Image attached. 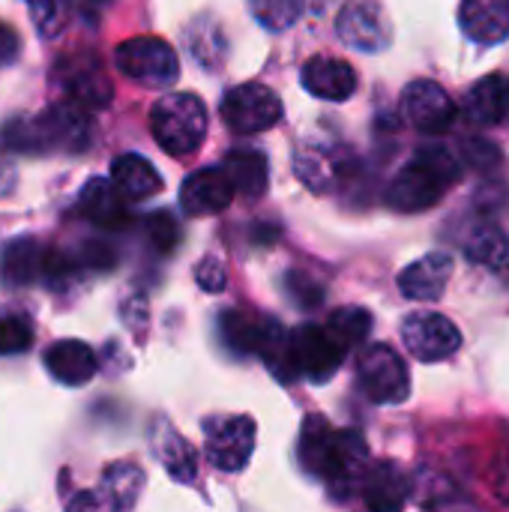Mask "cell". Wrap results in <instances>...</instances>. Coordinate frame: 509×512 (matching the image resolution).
Here are the masks:
<instances>
[{
  "mask_svg": "<svg viewBox=\"0 0 509 512\" xmlns=\"http://www.w3.org/2000/svg\"><path fill=\"white\" fill-rule=\"evenodd\" d=\"M195 282L204 288V291H222L225 288V267L216 261V258H204L198 267H195Z\"/></svg>",
  "mask_w": 509,
  "mask_h": 512,
  "instance_id": "d590c367",
  "label": "cell"
},
{
  "mask_svg": "<svg viewBox=\"0 0 509 512\" xmlns=\"http://www.w3.org/2000/svg\"><path fill=\"white\" fill-rule=\"evenodd\" d=\"M462 147H465V159H468L474 168H492V165L501 162V150H498L495 144L483 141V138H471V141H465Z\"/></svg>",
  "mask_w": 509,
  "mask_h": 512,
  "instance_id": "e575fe53",
  "label": "cell"
},
{
  "mask_svg": "<svg viewBox=\"0 0 509 512\" xmlns=\"http://www.w3.org/2000/svg\"><path fill=\"white\" fill-rule=\"evenodd\" d=\"M462 111L474 126H498L509 117V75L492 72L480 78L462 99Z\"/></svg>",
  "mask_w": 509,
  "mask_h": 512,
  "instance_id": "ac0fdd59",
  "label": "cell"
},
{
  "mask_svg": "<svg viewBox=\"0 0 509 512\" xmlns=\"http://www.w3.org/2000/svg\"><path fill=\"white\" fill-rule=\"evenodd\" d=\"M45 369L63 387H84L96 375V354L78 339H60L45 351Z\"/></svg>",
  "mask_w": 509,
  "mask_h": 512,
  "instance_id": "44dd1931",
  "label": "cell"
},
{
  "mask_svg": "<svg viewBox=\"0 0 509 512\" xmlns=\"http://www.w3.org/2000/svg\"><path fill=\"white\" fill-rule=\"evenodd\" d=\"M450 273H453V258L447 252H429L399 273V291L408 300L432 303L444 294Z\"/></svg>",
  "mask_w": 509,
  "mask_h": 512,
  "instance_id": "e0dca14e",
  "label": "cell"
},
{
  "mask_svg": "<svg viewBox=\"0 0 509 512\" xmlns=\"http://www.w3.org/2000/svg\"><path fill=\"white\" fill-rule=\"evenodd\" d=\"M462 33L477 45H498L509 36V0H462Z\"/></svg>",
  "mask_w": 509,
  "mask_h": 512,
  "instance_id": "d6986e66",
  "label": "cell"
},
{
  "mask_svg": "<svg viewBox=\"0 0 509 512\" xmlns=\"http://www.w3.org/2000/svg\"><path fill=\"white\" fill-rule=\"evenodd\" d=\"M153 450L174 480L192 483L198 477V453L174 426H168L162 420L153 426Z\"/></svg>",
  "mask_w": 509,
  "mask_h": 512,
  "instance_id": "603a6c76",
  "label": "cell"
},
{
  "mask_svg": "<svg viewBox=\"0 0 509 512\" xmlns=\"http://www.w3.org/2000/svg\"><path fill=\"white\" fill-rule=\"evenodd\" d=\"M33 345V327L24 315L18 312H3L0 309V357L6 354H21Z\"/></svg>",
  "mask_w": 509,
  "mask_h": 512,
  "instance_id": "1f68e13d",
  "label": "cell"
},
{
  "mask_svg": "<svg viewBox=\"0 0 509 512\" xmlns=\"http://www.w3.org/2000/svg\"><path fill=\"white\" fill-rule=\"evenodd\" d=\"M363 504L375 512H396L402 510L411 498V480L396 462H378L366 468L360 480Z\"/></svg>",
  "mask_w": 509,
  "mask_h": 512,
  "instance_id": "9a60e30c",
  "label": "cell"
},
{
  "mask_svg": "<svg viewBox=\"0 0 509 512\" xmlns=\"http://www.w3.org/2000/svg\"><path fill=\"white\" fill-rule=\"evenodd\" d=\"M252 15L258 18L261 27L282 33L288 27H294L306 9V0H249Z\"/></svg>",
  "mask_w": 509,
  "mask_h": 512,
  "instance_id": "4dcf8cb0",
  "label": "cell"
},
{
  "mask_svg": "<svg viewBox=\"0 0 509 512\" xmlns=\"http://www.w3.org/2000/svg\"><path fill=\"white\" fill-rule=\"evenodd\" d=\"M402 111L408 117V123L426 135H441L447 132L456 117H459V105L453 102V96L429 81V78H420V81H411L402 93Z\"/></svg>",
  "mask_w": 509,
  "mask_h": 512,
  "instance_id": "7c38bea8",
  "label": "cell"
},
{
  "mask_svg": "<svg viewBox=\"0 0 509 512\" xmlns=\"http://www.w3.org/2000/svg\"><path fill=\"white\" fill-rule=\"evenodd\" d=\"M141 486H144V474H141V468H135L129 462H117L102 474V492H105L108 504L117 510H129L138 501Z\"/></svg>",
  "mask_w": 509,
  "mask_h": 512,
  "instance_id": "f1b7e54d",
  "label": "cell"
},
{
  "mask_svg": "<svg viewBox=\"0 0 509 512\" xmlns=\"http://www.w3.org/2000/svg\"><path fill=\"white\" fill-rule=\"evenodd\" d=\"M15 183H18V171H15V165H12V159L0 156V198L9 195V192L15 189Z\"/></svg>",
  "mask_w": 509,
  "mask_h": 512,
  "instance_id": "f35d334b",
  "label": "cell"
},
{
  "mask_svg": "<svg viewBox=\"0 0 509 512\" xmlns=\"http://www.w3.org/2000/svg\"><path fill=\"white\" fill-rule=\"evenodd\" d=\"M339 39L354 51H384L393 39L390 18L378 0H348L336 18Z\"/></svg>",
  "mask_w": 509,
  "mask_h": 512,
  "instance_id": "8fae6325",
  "label": "cell"
},
{
  "mask_svg": "<svg viewBox=\"0 0 509 512\" xmlns=\"http://www.w3.org/2000/svg\"><path fill=\"white\" fill-rule=\"evenodd\" d=\"M117 69L147 87H168L180 75V63L174 48L159 36H135L117 45L114 51Z\"/></svg>",
  "mask_w": 509,
  "mask_h": 512,
  "instance_id": "8992f818",
  "label": "cell"
},
{
  "mask_svg": "<svg viewBox=\"0 0 509 512\" xmlns=\"http://www.w3.org/2000/svg\"><path fill=\"white\" fill-rule=\"evenodd\" d=\"M324 327L330 330V336H333L345 351H351V348H357L360 342H366V336H369V330H372V315H369L366 309H360V306H342V309H336V312L327 318Z\"/></svg>",
  "mask_w": 509,
  "mask_h": 512,
  "instance_id": "f546056e",
  "label": "cell"
},
{
  "mask_svg": "<svg viewBox=\"0 0 509 512\" xmlns=\"http://www.w3.org/2000/svg\"><path fill=\"white\" fill-rule=\"evenodd\" d=\"M147 237L159 252H171L180 243V225L171 213H153L147 219Z\"/></svg>",
  "mask_w": 509,
  "mask_h": 512,
  "instance_id": "d6a6232c",
  "label": "cell"
},
{
  "mask_svg": "<svg viewBox=\"0 0 509 512\" xmlns=\"http://www.w3.org/2000/svg\"><path fill=\"white\" fill-rule=\"evenodd\" d=\"M12 150L33 153H81L90 144V117L78 102H60L30 120H15L3 129Z\"/></svg>",
  "mask_w": 509,
  "mask_h": 512,
  "instance_id": "3957f363",
  "label": "cell"
},
{
  "mask_svg": "<svg viewBox=\"0 0 509 512\" xmlns=\"http://www.w3.org/2000/svg\"><path fill=\"white\" fill-rule=\"evenodd\" d=\"M303 87L327 102H345L357 90V72L339 57H312L300 72Z\"/></svg>",
  "mask_w": 509,
  "mask_h": 512,
  "instance_id": "2e32d148",
  "label": "cell"
},
{
  "mask_svg": "<svg viewBox=\"0 0 509 512\" xmlns=\"http://www.w3.org/2000/svg\"><path fill=\"white\" fill-rule=\"evenodd\" d=\"M57 81L69 93V102H78L81 108H105L114 96V87L105 75V69L93 57H66L57 66Z\"/></svg>",
  "mask_w": 509,
  "mask_h": 512,
  "instance_id": "4fadbf2b",
  "label": "cell"
},
{
  "mask_svg": "<svg viewBox=\"0 0 509 512\" xmlns=\"http://www.w3.org/2000/svg\"><path fill=\"white\" fill-rule=\"evenodd\" d=\"M111 183L126 201H144L162 192L159 171L138 153H123L111 162Z\"/></svg>",
  "mask_w": 509,
  "mask_h": 512,
  "instance_id": "7402d4cb",
  "label": "cell"
},
{
  "mask_svg": "<svg viewBox=\"0 0 509 512\" xmlns=\"http://www.w3.org/2000/svg\"><path fill=\"white\" fill-rule=\"evenodd\" d=\"M276 318H258L252 312H243V309H228L222 312L219 318V330H222V342L234 351V354H255L258 357V348L270 330Z\"/></svg>",
  "mask_w": 509,
  "mask_h": 512,
  "instance_id": "d4e9b609",
  "label": "cell"
},
{
  "mask_svg": "<svg viewBox=\"0 0 509 512\" xmlns=\"http://www.w3.org/2000/svg\"><path fill=\"white\" fill-rule=\"evenodd\" d=\"M222 120L240 135L264 132L282 120V99L276 90L258 81L231 87L222 99Z\"/></svg>",
  "mask_w": 509,
  "mask_h": 512,
  "instance_id": "52a82bcc",
  "label": "cell"
},
{
  "mask_svg": "<svg viewBox=\"0 0 509 512\" xmlns=\"http://www.w3.org/2000/svg\"><path fill=\"white\" fill-rule=\"evenodd\" d=\"M150 129L165 153L183 159L204 144L207 108L195 93H168L153 105Z\"/></svg>",
  "mask_w": 509,
  "mask_h": 512,
  "instance_id": "277c9868",
  "label": "cell"
},
{
  "mask_svg": "<svg viewBox=\"0 0 509 512\" xmlns=\"http://www.w3.org/2000/svg\"><path fill=\"white\" fill-rule=\"evenodd\" d=\"M66 3H72L84 18H90V21H96L99 18V12L111 3V0H66Z\"/></svg>",
  "mask_w": 509,
  "mask_h": 512,
  "instance_id": "ab89813d",
  "label": "cell"
},
{
  "mask_svg": "<svg viewBox=\"0 0 509 512\" xmlns=\"http://www.w3.org/2000/svg\"><path fill=\"white\" fill-rule=\"evenodd\" d=\"M402 342L420 363H441L462 348V330L441 312H414L402 324Z\"/></svg>",
  "mask_w": 509,
  "mask_h": 512,
  "instance_id": "30bf717a",
  "label": "cell"
},
{
  "mask_svg": "<svg viewBox=\"0 0 509 512\" xmlns=\"http://www.w3.org/2000/svg\"><path fill=\"white\" fill-rule=\"evenodd\" d=\"M288 345H291V363L294 372L324 384L336 375V369L342 366V360L348 357V351L330 336V330L324 324H303L294 333H288Z\"/></svg>",
  "mask_w": 509,
  "mask_h": 512,
  "instance_id": "ba28073f",
  "label": "cell"
},
{
  "mask_svg": "<svg viewBox=\"0 0 509 512\" xmlns=\"http://www.w3.org/2000/svg\"><path fill=\"white\" fill-rule=\"evenodd\" d=\"M357 381L369 402L399 405L411 393V375L405 360L390 345H366L357 360Z\"/></svg>",
  "mask_w": 509,
  "mask_h": 512,
  "instance_id": "5b68a950",
  "label": "cell"
},
{
  "mask_svg": "<svg viewBox=\"0 0 509 512\" xmlns=\"http://www.w3.org/2000/svg\"><path fill=\"white\" fill-rule=\"evenodd\" d=\"M222 171L231 180L234 192H240L246 201H258L267 192L270 165L261 150H231Z\"/></svg>",
  "mask_w": 509,
  "mask_h": 512,
  "instance_id": "cb8c5ba5",
  "label": "cell"
},
{
  "mask_svg": "<svg viewBox=\"0 0 509 512\" xmlns=\"http://www.w3.org/2000/svg\"><path fill=\"white\" fill-rule=\"evenodd\" d=\"M33 3V21L42 30V36H54L66 18V0H30Z\"/></svg>",
  "mask_w": 509,
  "mask_h": 512,
  "instance_id": "836d02e7",
  "label": "cell"
},
{
  "mask_svg": "<svg viewBox=\"0 0 509 512\" xmlns=\"http://www.w3.org/2000/svg\"><path fill=\"white\" fill-rule=\"evenodd\" d=\"M495 489H498V495L504 498L509 504V444L504 447V453H501V459H498V474H495Z\"/></svg>",
  "mask_w": 509,
  "mask_h": 512,
  "instance_id": "74e56055",
  "label": "cell"
},
{
  "mask_svg": "<svg viewBox=\"0 0 509 512\" xmlns=\"http://www.w3.org/2000/svg\"><path fill=\"white\" fill-rule=\"evenodd\" d=\"M306 474L336 492H354L369 468V447L354 429H333L321 414H309L297 447Z\"/></svg>",
  "mask_w": 509,
  "mask_h": 512,
  "instance_id": "6da1fadb",
  "label": "cell"
},
{
  "mask_svg": "<svg viewBox=\"0 0 509 512\" xmlns=\"http://www.w3.org/2000/svg\"><path fill=\"white\" fill-rule=\"evenodd\" d=\"M45 261L48 255L42 252V246L36 240H15L6 246L3 261H0V273L9 285H30L36 279L45 276Z\"/></svg>",
  "mask_w": 509,
  "mask_h": 512,
  "instance_id": "484cf974",
  "label": "cell"
},
{
  "mask_svg": "<svg viewBox=\"0 0 509 512\" xmlns=\"http://www.w3.org/2000/svg\"><path fill=\"white\" fill-rule=\"evenodd\" d=\"M297 174H300V180H303L309 189L327 192V189L339 180L342 168H339V159H336L333 150L315 147V144H312V147H303V150L297 153Z\"/></svg>",
  "mask_w": 509,
  "mask_h": 512,
  "instance_id": "83f0119b",
  "label": "cell"
},
{
  "mask_svg": "<svg viewBox=\"0 0 509 512\" xmlns=\"http://www.w3.org/2000/svg\"><path fill=\"white\" fill-rule=\"evenodd\" d=\"M468 261L489 267V270H507L509 267V234L501 225H480L468 243H465Z\"/></svg>",
  "mask_w": 509,
  "mask_h": 512,
  "instance_id": "4316f807",
  "label": "cell"
},
{
  "mask_svg": "<svg viewBox=\"0 0 509 512\" xmlns=\"http://www.w3.org/2000/svg\"><path fill=\"white\" fill-rule=\"evenodd\" d=\"M462 177L459 159L447 147H423L414 153V159L399 168L387 189V204L399 213H420L435 207L447 189H453Z\"/></svg>",
  "mask_w": 509,
  "mask_h": 512,
  "instance_id": "7a4b0ae2",
  "label": "cell"
},
{
  "mask_svg": "<svg viewBox=\"0 0 509 512\" xmlns=\"http://www.w3.org/2000/svg\"><path fill=\"white\" fill-rule=\"evenodd\" d=\"M78 210L99 228H126L129 210L120 189L111 183V177H90L78 192Z\"/></svg>",
  "mask_w": 509,
  "mask_h": 512,
  "instance_id": "ffe728a7",
  "label": "cell"
},
{
  "mask_svg": "<svg viewBox=\"0 0 509 512\" xmlns=\"http://www.w3.org/2000/svg\"><path fill=\"white\" fill-rule=\"evenodd\" d=\"M18 51H21V42H18L15 30L0 21V66H9L18 57Z\"/></svg>",
  "mask_w": 509,
  "mask_h": 512,
  "instance_id": "8d00e7d4",
  "label": "cell"
},
{
  "mask_svg": "<svg viewBox=\"0 0 509 512\" xmlns=\"http://www.w3.org/2000/svg\"><path fill=\"white\" fill-rule=\"evenodd\" d=\"M234 198V186L219 168H201L189 174L180 186V207L189 216H213L222 213Z\"/></svg>",
  "mask_w": 509,
  "mask_h": 512,
  "instance_id": "5bb4252c",
  "label": "cell"
},
{
  "mask_svg": "<svg viewBox=\"0 0 509 512\" xmlns=\"http://www.w3.org/2000/svg\"><path fill=\"white\" fill-rule=\"evenodd\" d=\"M207 432V459L213 468L234 474L243 471L255 450V420L252 417H213L204 423Z\"/></svg>",
  "mask_w": 509,
  "mask_h": 512,
  "instance_id": "9c48e42d",
  "label": "cell"
}]
</instances>
